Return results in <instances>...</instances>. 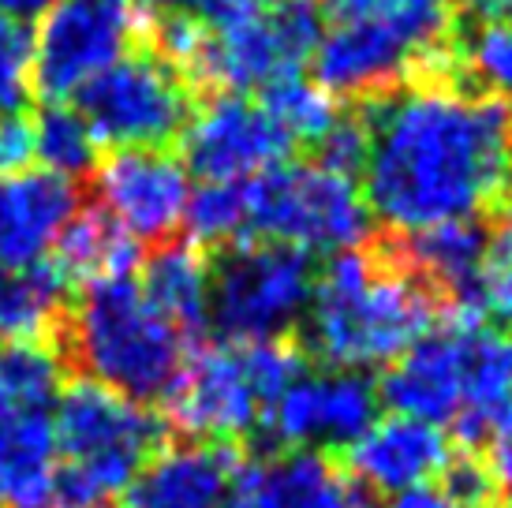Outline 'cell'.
I'll return each mask as SVG.
<instances>
[{
    "label": "cell",
    "mask_w": 512,
    "mask_h": 508,
    "mask_svg": "<svg viewBox=\"0 0 512 508\" xmlns=\"http://www.w3.org/2000/svg\"><path fill=\"white\" fill-rule=\"evenodd\" d=\"M12 415H19V404H15V396H12L8 374H4V367H0V423H8Z\"/></svg>",
    "instance_id": "42"
},
{
    "label": "cell",
    "mask_w": 512,
    "mask_h": 508,
    "mask_svg": "<svg viewBox=\"0 0 512 508\" xmlns=\"http://www.w3.org/2000/svg\"><path fill=\"white\" fill-rule=\"evenodd\" d=\"M292 142L270 113L240 94H214L180 131V161L202 184H247L285 165Z\"/></svg>",
    "instance_id": "11"
},
{
    "label": "cell",
    "mask_w": 512,
    "mask_h": 508,
    "mask_svg": "<svg viewBox=\"0 0 512 508\" xmlns=\"http://www.w3.org/2000/svg\"><path fill=\"white\" fill-rule=\"evenodd\" d=\"M318 150V165L322 169H333L341 176H352L356 180L363 172V157H367V131H363V120L359 116H341L326 139L314 146Z\"/></svg>",
    "instance_id": "34"
},
{
    "label": "cell",
    "mask_w": 512,
    "mask_h": 508,
    "mask_svg": "<svg viewBox=\"0 0 512 508\" xmlns=\"http://www.w3.org/2000/svg\"><path fill=\"white\" fill-rule=\"evenodd\" d=\"M49 423L60 452L57 508L120 501L161 441L157 415L90 378L60 389Z\"/></svg>",
    "instance_id": "4"
},
{
    "label": "cell",
    "mask_w": 512,
    "mask_h": 508,
    "mask_svg": "<svg viewBox=\"0 0 512 508\" xmlns=\"http://www.w3.org/2000/svg\"><path fill=\"white\" fill-rule=\"evenodd\" d=\"M314 83L329 98H367L400 86L415 68H438L441 45L374 19H333L314 49Z\"/></svg>",
    "instance_id": "13"
},
{
    "label": "cell",
    "mask_w": 512,
    "mask_h": 508,
    "mask_svg": "<svg viewBox=\"0 0 512 508\" xmlns=\"http://www.w3.org/2000/svg\"><path fill=\"white\" fill-rule=\"evenodd\" d=\"M236 464L232 445L187 441L157 449L131 482V508H228Z\"/></svg>",
    "instance_id": "19"
},
{
    "label": "cell",
    "mask_w": 512,
    "mask_h": 508,
    "mask_svg": "<svg viewBox=\"0 0 512 508\" xmlns=\"http://www.w3.org/2000/svg\"><path fill=\"white\" fill-rule=\"evenodd\" d=\"M49 8H53V0H0V15L12 23H23V27H30V19H42Z\"/></svg>",
    "instance_id": "38"
},
{
    "label": "cell",
    "mask_w": 512,
    "mask_h": 508,
    "mask_svg": "<svg viewBox=\"0 0 512 508\" xmlns=\"http://www.w3.org/2000/svg\"><path fill=\"white\" fill-rule=\"evenodd\" d=\"M363 198L393 232L479 221L512 198V109L483 90L423 79L367 101Z\"/></svg>",
    "instance_id": "1"
},
{
    "label": "cell",
    "mask_w": 512,
    "mask_h": 508,
    "mask_svg": "<svg viewBox=\"0 0 512 508\" xmlns=\"http://www.w3.org/2000/svg\"><path fill=\"white\" fill-rule=\"evenodd\" d=\"M453 426L468 449L512 441V337L483 318L468 322L464 404Z\"/></svg>",
    "instance_id": "20"
},
{
    "label": "cell",
    "mask_w": 512,
    "mask_h": 508,
    "mask_svg": "<svg viewBox=\"0 0 512 508\" xmlns=\"http://www.w3.org/2000/svg\"><path fill=\"white\" fill-rule=\"evenodd\" d=\"M34 161V120L23 113L0 116V176L30 169Z\"/></svg>",
    "instance_id": "36"
},
{
    "label": "cell",
    "mask_w": 512,
    "mask_h": 508,
    "mask_svg": "<svg viewBox=\"0 0 512 508\" xmlns=\"http://www.w3.org/2000/svg\"><path fill=\"white\" fill-rule=\"evenodd\" d=\"M456 314L512 322V210L501 217L494 232H486V251L468 296L456 299Z\"/></svg>",
    "instance_id": "28"
},
{
    "label": "cell",
    "mask_w": 512,
    "mask_h": 508,
    "mask_svg": "<svg viewBox=\"0 0 512 508\" xmlns=\"http://www.w3.org/2000/svg\"><path fill=\"white\" fill-rule=\"evenodd\" d=\"M139 34V0H53V8L34 30L30 86L49 105L75 98L94 75L128 57Z\"/></svg>",
    "instance_id": "9"
},
{
    "label": "cell",
    "mask_w": 512,
    "mask_h": 508,
    "mask_svg": "<svg viewBox=\"0 0 512 508\" xmlns=\"http://www.w3.org/2000/svg\"><path fill=\"white\" fill-rule=\"evenodd\" d=\"M311 254L266 240L232 243L214 266L210 322L228 344L285 340L311 307Z\"/></svg>",
    "instance_id": "7"
},
{
    "label": "cell",
    "mask_w": 512,
    "mask_h": 508,
    "mask_svg": "<svg viewBox=\"0 0 512 508\" xmlns=\"http://www.w3.org/2000/svg\"><path fill=\"white\" fill-rule=\"evenodd\" d=\"M191 243H240L247 240V191L243 184H202L191 191L184 213Z\"/></svg>",
    "instance_id": "31"
},
{
    "label": "cell",
    "mask_w": 512,
    "mask_h": 508,
    "mask_svg": "<svg viewBox=\"0 0 512 508\" xmlns=\"http://www.w3.org/2000/svg\"><path fill=\"white\" fill-rule=\"evenodd\" d=\"M247 240L285 243L303 254L363 251L370 240V206L352 176L307 165H277L243 184Z\"/></svg>",
    "instance_id": "5"
},
{
    "label": "cell",
    "mask_w": 512,
    "mask_h": 508,
    "mask_svg": "<svg viewBox=\"0 0 512 508\" xmlns=\"http://www.w3.org/2000/svg\"><path fill=\"white\" fill-rule=\"evenodd\" d=\"M464 60L475 71V79L486 86L483 94L512 109V19L479 23V30L464 45Z\"/></svg>",
    "instance_id": "32"
},
{
    "label": "cell",
    "mask_w": 512,
    "mask_h": 508,
    "mask_svg": "<svg viewBox=\"0 0 512 508\" xmlns=\"http://www.w3.org/2000/svg\"><path fill=\"white\" fill-rule=\"evenodd\" d=\"M101 213L135 243H169L184 228L191 172L169 150H113L94 169Z\"/></svg>",
    "instance_id": "14"
},
{
    "label": "cell",
    "mask_w": 512,
    "mask_h": 508,
    "mask_svg": "<svg viewBox=\"0 0 512 508\" xmlns=\"http://www.w3.org/2000/svg\"><path fill=\"white\" fill-rule=\"evenodd\" d=\"M382 508H468V505H464V501H456L445 486H419V490L389 497Z\"/></svg>",
    "instance_id": "37"
},
{
    "label": "cell",
    "mask_w": 512,
    "mask_h": 508,
    "mask_svg": "<svg viewBox=\"0 0 512 508\" xmlns=\"http://www.w3.org/2000/svg\"><path fill=\"white\" fill-rule=\"evenodd\" d=\"M79 213V187L57 172L0 176V273L42 266Z\"/></svg>",
    "instance_id": "18"
},
{
    "label": "cell",
    "mask_w": 512,
    "mask_h": 508,
    "mask_svg": "<svg viewBox=\"0 0 512 508\" xmlns=\"http://www.w3.org/2000/svg\"><path fill=\"white\" fill-rule=\"evenodd\" d=\"M135 262H139V243L128 232H120L101 210L75 213V221L60 232L57 247L45 258V266L57 273L68 292L72 288L86 292L101 281L131 277Z\"/></svg>",
    "instance_id": "22"
},
{
    "label": "cell",
    "mask_w": 512,
    "mask_h": 508,
    "mask_svg": "<svg viewBox=\"0 0 512 508\" xmlns=\"http://www.w3.org/2000/svg\"><path fill=\"white\" fill-rule=\"evenodd\" d=\"M441 479H445L441 486H445L456 501H464L468 508H483L490 497L498 494L494 471H490V464H486L483 456H475V452H460V456L453 452V460H449Z\"/></svg>",
    "instance_id": "35"
},
{
    "label": "cell",
    "mask_w": 512,
    "mask_h": 508,
    "mask_svg": "<svg viewBox=\"0 0 512 508\" xmlns=\"http://www.w3.org/2000/svg\"><path fill=\"white\" fill-rule=\"evenodd\" d=\"M139 4L154 8V12H161V15H191V12H199L202 0H139Z\"/></svg>",
    "instance_id": "41"
},
{
    "label": "cell",
    "mask_w": 512,
    "mask_h": 508,
    "mask_svg": "<svg viewBox=\"0 0 512 508\" xmlns=\"http://www.w3.org/2000/svg\"><path fill=\"white\" fill-rule=\"evenodd\" d=\"M101 146L113 150H165L191 120L187 75L157 49L120 57L75 94Z\"/></svg>",
    "instance_id": "8"
},
{
    "label": "cell",
    "mask_w": 512,
    "mask_h": 508,
    "mask_svg": "<svg viewBox=\"0 0 512 508\" xmlns=\"http://www.w3.org/2000/svg\"><path fill=\"white\" fill-rule=\"evenodd\" d=\"M165 408L187 438L206 445H236L258 430L266 400L247 367V348L225 340L187 355L184 370L165 393Z\"/></svg>",
    "instance_id": "10"
},
{
    "label": "cell",
    "mask_w": 512,
    "mask_h": 508,
    "mask_svg": "<svg viewBox=\"0 0 512 508\" xmlns=\"http://www.w3.org/2000/svg\"><path fill=\"white\" fill-rule=\"evenodd\" d=\"M34 75V30L0 15V116L23 113Z\"/></svg>",
    "instance_id": "33"
},
{
    "label": "cell",
    "mask_w": 512,
    "mask_h": 508,
    "mask_svg": "<svg viewBox=\"0 0 512 508\" xmlns=\"http://www.w3.org/2000/svg\"><path fill=\"white\" fill-rule=\"evenodd\" d=\"M468 322L471 314H453V322L430 329L397 363L385 367L374 389H378V404H385L389 415H408L430 426H445L460 415Z\"/></svg>",
    "instance_id": "15"
},
{
    "label": "cell",
    "mask_w": 512,
    "mask_h": 508,
    "mask_svg": "<svg viewBox=\"0 0 512 508\" xmlns=\"http://www.w3.org/2000/svg\"><path fill=\"white\" fill-rule=\"evenodd\" d=\"M348 475L370 494L397 497L434 486L453 460V441L441 426L408 415H378L363 438L348 449Z\"/></svg>",
    "instance_id": "17"
},
{
    "label": "cell",
    "mask_w": 512,
    "mask_h": 508,
    "mask_svg": "<svg viewBox=\"0 0 512 508\" xmlns=\"http://www.w3.org/2000/svg\"><path fill=\"white\" fill-rule=\"evenodd\" d=\"M378 419V389L367 374L326 370L299 374L285 393L262 411V430L281 452L348 449Z\"/></svg>",
    "instance_id": "12"
},
{
    "label": "cell",
    "mask_w": 512,
    "mask_h": 508,
    "mask_svg": "<svg viewBox=\"0 0 512 508\" xmlns=\"http://www.w3.org/2000/svg\"><path fill=\"white\" fill-rule=\"evenodd\" d=\"M0 367L8 374L19 411H45L64 389V359L49 344H0Z\"/></svg>",
    "instance_id": "29"
},
{
    "label": "cell",
    "mask_w": 512,
    "mask_h": 508,
    "mask_svg": "<svg viewBox=\"0 0 512 508\" xmlns=\"http://www.w3.org/2000/svg\"><path fill=\"white\" fill-rule=\"evenodd\" d=\"M68 340L86 378L139 404L169 393L187 363V333L143 296L135 277L86 288Z\"/></svg>",
    "instance_id": "3"
},
{
    "label": "cell",
    "mask_w": 512,
    "mask_h": 508,
    "mask_svg": "<svg viewBox=\"0 0 512 508\" xmlns=\"http://www.w3.org/2000/svg\"><path fill=\"white\" fill-rule=\"evenodd\" d=\"M464 8L479 23H505V19H512V0H464Z\"/></svg>",
    "instance_id": "40"
},
{
    "label": "cell",
    "mask_w": 512,
    "mask_h": 508,
    "mask_svg": "<svg viewBox=\"0 0 512 508\" xmlns=\"http://www.w3.org/2000/svg\"><path fill=\"white\" fill-rule=\"evenodd\" d=\"M486 251V228L479 221H445L404 236V262L412 277L449 288L456 299L468 296Z\"/></svg>",
    "instance_id": "24"
},
{
    "label": "cell",
    "mask_w": 512,
    "mask_h": 508,
    "mask_svg": "<svg viewBox=\"0 0 512 508\" xmlns=\"http://www.w3.org/2000/svg\"><path fill=\"white\" fill-rule=\"evenodd\" d=\"M210 281L214 266L195 243H161L143 262L139 288L180 333H195L210 322Z\"/></svg>",
    "instance_id": "23"
},
{
    "label": "cell",
    "mask_w": 512,
    "mask_h": 508,
    "mask_svg": "<svg viewBox=\"0 0 512 508\" xmlns=\"http://www.w3.org/2000/svg\"><path fill=\"white\" fill-rule=\"evenodd\" d=\"M228 508H370V497L326 452L299 449L240 460Z\"/></svg>",
    "instance_id": "16"
},
{
    "label": "cell",
    "mask_w": 512,
    "mask_h": 508,
    "mask_svg": "<svg viewBox=\"0 0 512 508\" xmlns=\"http://www.w3.org/2000/svg\"><path fill=\"white\" fill-rule=\"evenodd\" d=\"M333 19H374L419 34L423 42L441 45L453 23V0H322Z\"/></svg>",
    "instance_id": "30"
},
{
    "label": "cell",
    "mask_w": 512,
    "mask_h": 508,
    "mask_svg": "<svg viewBox=\"0 0 512 508\" xmlns=\"http://www.w3.org/2000/svg\"><path fill=\"white\" fill-rule=\"evenodd\" d=\"M94 508H131L128 501H105V505H94Z\"/></svg>",
    "instance_id": "43"
},
{
    "label": "cell",
    "mask_w": 512,
    "mask_h": 508,
    "mask_svg": "<svg viewBox=\"0 0 512 508\" xmlns=\"http://www.w3.org/2000/svg\"><path fill=\"white\" fill-rule=\"evenodd\" d=\"M438 303L404 266H382L363 251L333 254L314 277L307 348L333 370L389 367L434 329Z\"/></svg>",
    "instance_id": "2"
},
{
    "label": "cell",
    "mask_w": 512,
    "mask_h": 508,
    "mask_svg": "<svg viewBox=\"0 0 512 508\" xmlns=\"http://www.w3.org/2000/svg\"><path fill=\"white\" fill-rule=\"evenodd\" d=\"M258 105L270 113L273 124L285 131V139L292 146L296 142L318 146L333 131V124L341 120L337 98H329L326 90L307 75H288L281 83L266 86Z\"/></svg>",
    "instance_id": "27"
},
{
    "label": "cell",
    "mask_w": 512,
    "mask_h": 508,
    "mask_svg": "<svg viewBox=\"0 0 512 508\" xmlns=\"http://www.w3.org/2000/svg\"><path fill=\"white\" fill-rule=\"evenodd\" d=\"M490 471H494V486H498V494L505 497V501H509V508H512V441L498 445Z\"/></svg>",
    "instance_id": "39"
},
{
    "label": "cell",
    "mask_w": 512,
    "mask_h": 508,
    "mask_svg": "<svg viewBox=\"0 0 512 508\" xmlns=\"http://www.w3.org/2000/svg\"><path fill=\"white\" fill-rule=\"evenodd\" d=\"M60 452L45 411L0 423V508H57Z\"/></svg>",
    "instance_id": "21"
},
{
    "label": "cell",
    "mask_w": 512,
    "mask_h": 508,
    "mask_svg": "<svg viewBox=\"0 0 512 508\" xmlns=\"http://www.w3.org/2000/svg\"><path fill=\"white\" fill-rule=\"evenodd\" d=\"M68 288L45 266L0 273V344H45Z\"/></svg>",
    "instance_id": "25"
},
{
    "label": "cell",
    "mask_w": 512,
    "mask_h": 508,
    "mask_svg": "<svg viewBox=\"0 0 512 508\" xmlns=\"http://www.w3.org/2000/svg\"><path fill=\"white\" fill-rule=\"evenodd\" d=\"M329 27L322 0H273L258 15L228 27H202L199 42L184 60L187 75L217 86V94H240L303 75Z\"/></svg>",
    "instance_id": "6"
},
{
    "label": "cell",
    "mask_w": 512,
    "mask_h": 508,
    "mask_svg": "<svg viewBox=\"0 0 512 508\" xmlns=\"http://www.w3.org/2000/svg\"><path fill=\"white\" fill-rule=\"evenodd\" d=\"M98 146L86 116L68 101L45 105L34 120V161H42L38 169L57 172L64 180H79L98 169Z\"/></svg>",
    "instance_id": "26"
}]
</instances>
